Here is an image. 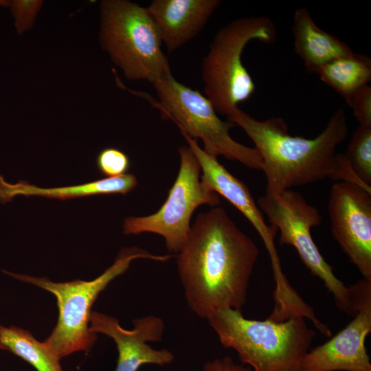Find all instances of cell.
Wrapping results in <instances>:
<instances>
[{
	"label": "cell",
	"mask_w": 371,
	"mask_h": 371,
	"mask_svg": "<svg viewBox=\"0 0 371 371\" xmlns=\"http://www.w3.org/2000/svg\"><path fill=\"white\" fill-rule=\"evenodd\" d=\"M259 250L224 208L199 214L177 257L184 296L192 311L207 319L216 311L240 310Z\"/></svg>",
	"instance_id": "cell-1"
},
{
	"label": "cell",
	"mask_w": 371,
	"mask_h": 371,
	"mask_svg": "<svg viewBox=\"0 0 371 371\" xmlns=\"http://www.w3.org/2000/svg\"><path fill=\"white\" fill-rule=\"evenodd\" d=\"M227 118L244 130L260 153L267 194L326 178L363 186L344 154L336 153L348 134L343 108L337 110L322 133L312 139L291 135L281 117L258 120L238 108Z\"/></svg>",
	"instance_id": "cell-2"
},
{
	"label": "cell",
	"mask_w": 371,
	"mask_h": 371,
	"mask_svg": "<svg viewBox=\"0 0 371 371\" xmlns=\"http://www.w3.org/2000/svg\"><path fill=\"white\" fill-rule=\"evenodd\" d=\"M207 320L223 346L234 350L241 364L252 371H300L316 335L299 315L280 322L256 320L240 310L225 308Z\"/></svg>",
	"instance_id": "cell-3"
},
{
	"label": "cell",
	"mask_w": 371,
	"mask_h": 371,
	"mask_svg": "<svg viewBox=\"0 0 371 371\" xmlns=\"http://www.w3.org/2000/svg\"><path fill=\"white\" fill-rule=\"evenodd\" d=\"M171 255L157 256L137 247H124L113 264L94 280L52 282L39 278L2 270L12 278L41 287L55 295L58 318L44 344L60 359L78 351L91 352L97 334L89 328L91 307L99 294L117 276L126 272L131 262L137 258L166 262Z\"/></svg>",
	"instance_id": "cell-4"
},
{
	"label": "cell",
	"mask_w": 371,
	"mask_h": 371,
	"mask_svg": "<svg viewBox=\"0 0 371 371\" xmlns=\"http://www.w3.org/2000/svg\"><path fill=\"white\" fill-rule=\"evenodd\" d=\"M100 15L101 46L127 79L153 85L172 74L146 8L127 0H103Z\"/></svg>",
	"instance_id": "cell-5"
},
{
	"label": "cell",
	"mask_w": 371,
	"mask_h": 371,
	"mask_svg": "<svg viewBox=\"0 0 371 371\" xmlns=\"http://www.w3.org/2000/svg\"><path fill=\"white\" fill-rule=\"evenodd\" d=\"M276 36L275 24L263 16L235 19L216 32L203 59L201 72L205 96L216 112L229 117L255 91V83L242 62L247 43L253 40L273 43Z\"/></svg>",
	"instance_id": "cell-6"
},
{
	"label": "cell",
	"mask_w": 371,
	"mask_h": 371,
	"mask_svg": "<svg viewBox=\"0 0 371 371\" xmlns=\"http://www.w3.org/2000/svg\"><path fill=\"white\" fill-rule=\"evenodd\" d=\"M153 85L159 99V102L152 100L153 104L163 118H168L178 126L181 134L196 141L201 139L203 150L212 156L222 155L249 168L262 170V160L258 151L231 137L229 131L236 124L220 119L211 102L199 90L178 82L172 74Z\"/></svg>",
	"instance_id": "cell-7"
},
{
	"label": "cell",
	"mask_w": 371,
	"mask_h": 371,
	"mask_svg": "<svg viewBox=\"0 0 371 371\" xmlns=\"http://www.w3.org/2000/svg\"><path fill=\"white\" fill-rule=\"evenodd\" d=\"M257 205L270 225L280 232L279 244L293 246L307 269L333 295L337 307L354 317L357 311L352 286H346L335 276L312 238L311 229L322 221L318 210L291 189L266 193L258 199Z\"/></svg>",
	"instance_id": "cell-8"
},
{
	"label": "cell",
	"mask_w": 371,
	"mask_h": 371,
	"mask_svg": "<svg viewBox=\"0 0 371 371\" xmlns=\"http://www.w3.org/2000/svg\"><path fill=\"white\" fill-rule=\"evenodd\" d=\"M180 167L168 197L154 214L146 216H129L124 219L126 235L150 232L161 236L170 252L178 253L190 231V218L200 205L218 206L220 196L204 188L200 181L201 166L188 146L179 148Z\"/></svg>",
	"instance_id": "cell-9"
},
{
	"label": "cell",
	"mask_w": 371,
	"mask_h": 371,
	"mask_svg": "<svg viewBox=\"0 0 371 371\" xmlns=\"http://www.w3.org/2000/svg\"><path fill=\"white\" fill-rule=\"evenodd\" d=\"M328 210L333 238L363 279L371 282V192L337 181L331 186Z\"/></svg>",
	"instance_id": "cell-10"
},
{
	"label": "cell",
	"mask_w": 371,
	"mask_h": 371,
	"mask_svg": "<svg viewBox=\"0 0 371 371\" xmlns=\"http://www.w3.org/2000/svg\"><path fill=\"white\" fill-rule=\"evenodd\" d=\"M352 286L357 314L330 340L308 351L300 371H371L365 344L371 333V282Z\"/></svg>",
	"instance_id": "cell-11"
},
{
	"label": "cell",
	"mask_w": 371,
	"mask_h": 371,
	"mask_svg": "<svg viewBox=\"0 0 371 371\" xmlns=\"http://www.w3.org/2000/svg\"><path fill=\"white\" fill-rule=\"evenodd\" d=\"M133 329H124L115 317L97 311L91 313L90 330L111 337L116 344L118 358L115 371H138L144 364H170L175 359L172 352L167 349H154L148 344L161 341L165 330L164 320L149 315L133 319Z\"/></svg>",
	"instance_id": "cell-12"
},
{
	"label": "cell",
	"mask_w": 371,
	"mask_h": 371,
	"mask_svg": "<svg viewBox=\"0 0 371 371\" xmlns=\"http://www.w3.org/2000/svg\"><path fill=\"white\" fill-rule=\"evenodd\" d=\"M181 135L199 162L202 172L200 180L202 186L209 191L223 196L248 219L267 249L275 278L282 276L283 273L280 261L274 245V238L278 231L265 223L263 214L258 208L249 188L221 164L217 157L205 153L196 140L185 134Z\"/></svg>",
	"instance_id": "cell-13"
},
{
	"label": "cell",
	"mask_w": 371,
	"mask_h": 371,
	"mask_svg": "<svg viewBox=\"0 0 371 371\" xmlns=\"http://www.w3.org/2000/svg\"><path fill=\"white\" fill-rule=\"evenodd\" d=\"M220 0H153L146 9L171 53L203 29Z\"/></svg>",
	"instance_id": "cell-14"
},
{
	"label": "cell",
	"mask_w": 371,
	"mask_h": 371,
	"mask_svg": "<svg viewBox=\"0 0 371 371\" xmlns=\"http://www.w3.org/2000/svg\"><path fill=\"white\" fill-rule=\"evenodd\" d=\"M292 32L295 53L309 72L316 73L321 67L333 60L354 53L346 43L319 28L304 8L295 10Z\"/></svg>",
	"instance_id": "cell-15"
},
{
	"label": "cell",
	"mask_w": 371,
	"mask_h": 371,
	"mask_svg": "<svg viewBox=\"0 0 371 371\" xmlns=\"http://www.w3.org/2000/svg\"><path fill=\"white\" fill-rule=\"evenodd\" d=\"M137 185V178L131 173L79 185L47 188H40L22 180L12 184L0 175V202H10L19 195L66 200L95 194H126L131 192Z\"/></svg>",
	"instance_id": "cell-16"
},
{
	"label": "cell",
	"mask_w": 371,
	"mask_h": 371,
	"mask_svg": "<svg viewBox=\"0 0 371 371\" xmlns=\"http://www.w3.org/2000/svg\"><path fill=\"white\" fill-rule=\"evenodd\" d=\"M316 74L348 103L358 89L371 81V59L354 52L324 65Z\"/></svg>",
	"instance_id": "cell-17"
},
{
	"label": "cell",
	"mask_w": 371,
	"mask_h": 371,
	"mask_svg": "<svg viewBox=\"0 0 371 371\" xmlns=\"http://www.w3.org/2000/svg\"><path fill=\"white\" fill-rule=\"evenodd\" d=\"M0 339L7 351L31 364L37 371H63L60 359L27 330L0 325Z\"/></svg>",
	"instance_id": "cell-18"
},
{
	"label": "cell",
	"mask_w": 371,
	"mask_h": 371,
	"mask_svg": "<svg viewBox=\"0 0 371 371\" xmlns=\"http://www.w3.org/2000/svg\"><path fill=\"white\" fill-rule=\"evenodd\" d=\"M344 154L359 179L371 187V127L359 126Z\"/></svg>",
	"instance_id": "cell-19"
},
{
	"label": "cell",
	"mask_w": 371,
	"mask_h": 371,
	"mask_svg": "<svg viewBox=\"0 0 371 371\" xmlns=\"http://www.w3.org/2000/svg\"><path fill=\"white\" fill-rule=\"evenodd\" d=\"M96 165L102 175L113 177L126 174L130 160L123 151L115 148H106L99 153Z\"/></svg>",
	"instance_id": "cell-20"
},
{
	"label": "cell",
	"mask_w": 371,
	"mask_h": 371,
	"mask_svg": "<svg viewBox=\"0 0 371 371\" xmlns=\"http://www.w3.org/2000/svg\"><path fill=\"white\" fill-rule=\"evenodd\" d=\"M42 4L41 1L14 0L10 1L9 7L14 17L18 34H23L32 27Z\"/></svg>",
	"instance_id": "cell-21"
},
{
	"label": "cell",
	"mask_w": 371,
	"mask_h": 371,
	"mask_svg": "<svg viewBox=\"0 0 371 371\" xmlns=\"http://www.w3.org/2000/svg\"><path fill=\"white\" fill-rule=\"evenodd\" d=\"M347 104L361 126L371 127V87L368 85L358 89Z\"/></svg>",
	"instance_id": "cell-22"
},
{
	"label": "cell",
	"mask_w": 371,
	"mask_h": 371,
	"mask_svg": "<svg viewBox=\"0 0 371 371\" xmlns=\"http://www.w3.org/2000/svg\"><path fill=\"white\" fill-rule=\"evenodd\" d=\"M203 371H252V370L248 366L236 363L231 357L226 356L206 361Z\"/></svg>",
	"instance_id": "cell-23"
},
{
	"label": "cell",
	"mask_w": 371,
	"mask_h": 371,
	"mask_svg": "<svg viewBox=\"0 0 371 371\" xmlns=\"http://www.w3.org/2000/svg\"><path fill=\"white\" fill-rule=\"evenodd\" d=\"M10 1L6 0H0V6L2 7H9Z\"/></svg>",
	"instance_id": "cell-24"
},
{
	"label": "cell",
	"mask_w": 371,
	"mask_h": 371,
	"mask_svg": "<svg viewBox=\"0 0 371 371\" xmlns=\"http://www.w3.org/2000/svg\"><path fill=\"white\" fill-rule=\"evenodd\" d=\"M6 350L7 351V348L4 346V344L1 342V339H0V350Z\"/></svg>",
	"instance_id": "cell-25"
}]
</instances>
